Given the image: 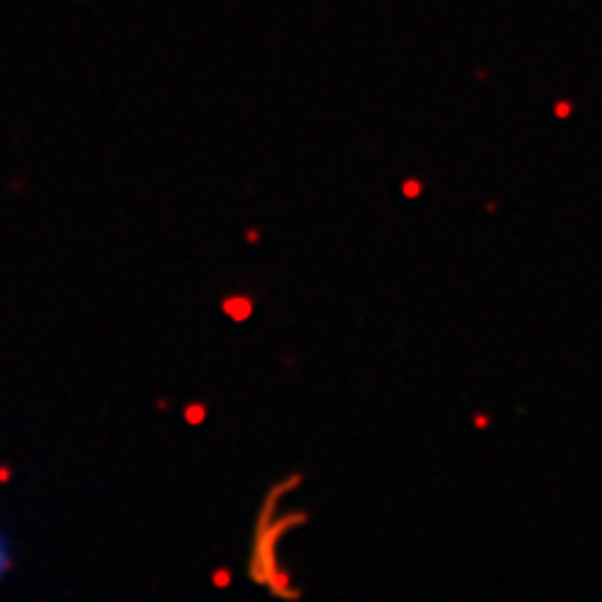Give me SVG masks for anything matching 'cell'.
Segmentation results:
<instances>
[{
	"mask_svg": "<svg viewBox=\"0 0 602 602\" xmlns=\"http://www.w3.org/2000/svg\"><path fill=\"white\" fill-rule=\"evenodd\" d=\"M11 566H14V552H11V541L6 538V533H3V527H0V580L11 572Z\"/></svg>",
	"mask_w": 602,
	"mask_h": 602,
	"instance_id": "6da1fadb",
	"label": "cell"
}]
</instances>
